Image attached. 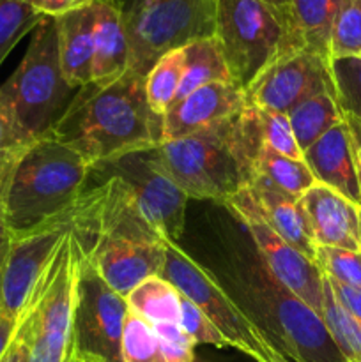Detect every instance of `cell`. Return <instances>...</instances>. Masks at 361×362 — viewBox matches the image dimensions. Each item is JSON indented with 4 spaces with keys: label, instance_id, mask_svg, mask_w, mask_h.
Instances as JSON below:
<instances>
[{
    "label": "cell",
    "instance_id": "44dd1931",
    "mask_svg": "<svg viewBox=\"0 0 361 362\" xmlns=\"http://www.w3.org/2000/svg\"><path fill=\"white\" fill-rule=\"evenodd\" d=\"M94 55L91 81L112 83L130 69V42L122 18L112 0H94Z\"/></svg>",
    "mask_w": 361,
    "mask_h": 362
},
{
    "label": "cell",
    "instance_id": "d4e9b609",
    "mask_svg": "<svg viewBox=\"0 0 361 362\" xmlns=\"http://www.w3.org/2000/svg\"><path fill=\"white\" fill-rule=\"evenodd\" d=\"M127 308L149 324H179L180 293L161 276H152L131 290L126 297Z\"/></svg>",
    "mask_w": 361,
    "mask_h": 362
},
{
    "label": "cell",
    "instance_id": "f35d334b",
    "mask_svg": "<svg viewBox=\"0 0 361 362\" xmlns=\"http://www.w3.org/2000/svg\"><path fill=\"white\" fill-rule=\"evenodd\" d=\"M21 4H27L32 9L41 13L42 16H60V14L67 13L71 9L84 6V4L91 2V0H18Z\"/></svg>",
    "mask_w": 361,
    "mask_h": 362
},
{
    "label": "cell",
    "instance_id": "8fae6325",
    "mask_svg": "<svg viewBox=\"0 0 361 362\" xmlns=\"http://www.w3.org/2000/svg\"><path fill=\"white\" fill-rule=\"evenodd\" d=\"M223 205L229 209L230 214L243 223L248 235L253 240L255 251L273 278L321 315L324 274L319 265L304 257L268 225V221L258 212L257 204L248 187Z\"/></svg>",
    "mask_w": 361,
    "mask_h": 362
},
{
    "label": "cell",
    "instance_id": "7dc6e473",
    "mask_svg": "<svg viewBox=\"0 0 361 362\" xmlns=\"http://www.w3.org/2000/svg\"><path fill=\"white\" fill-rule=\"evenodd\" d=\"M4 2V0H0V4H2Z\"/></svg>",
    "mask_w": 361,
    "mask_h": 362
},
{
    "label": "cell",
    "instance_id": "74e56055",
    "mask_svg": "<svg viewBox=\"0 0 361 362\" xmlns=\"http://www.w3.org/2000/svg\"><path fill=\"white\" fill-rule=\"evenodd\" d=\"M326 279H328V283H329V286H331L333 293H335L336 300L342 304L343 310H345L350 317L356 318V320L361 324V290L353 288V286L342 285V283L335 281V279L328 278V276H326Z\"/></svg>",
    "mask_w": 361,
    "mask_h": 362
},
{
    "label": "cell",
    "instance_id": "5b68a950",
    "mask_svg": "<svg viewBox=\"0 0 361 362\" xmlns=\"http://www.w3.org/2000/svg\"><path fill=\"white\" fill-rule=\"evenodd\" d=\"M76 92L60 67L57 20L45 16L32 30L20 66L0 85V112L16 136L30 145L55 127Z\"/></svg>",
    "mask_w": 361,
    "mask_h": 362
},
{
    "label": "cell",
    "instance_id": "9a60e30c",
    "mask_svg": "<svg viewBox=\"0 0 361 362\" xmlns=\"http://www.w3.org/2000/svg\"><path fill=\"white\" fill-rule=\"evenodd\" d=\"M81 251L106 285L124 299L145 279L161 276L165 265L163 240L101 239Z\"/></svg>",
    "mask_w": 361,
    "mask_h": 362
},
{
    "label": "cell",
    "instance_id": "f1b7e54d",
    "mask_svg": "<svg viewBox=\"0 0 361 362\" xmlns=\"http://www.w3.org/2000/svg\"><path fill=\"white\" fill-rule=\"evenodd\" d=\"M120 354L122 362H165L154 327L131 310L124 320Z\"/></svg>",
    "mask_w": 361,
    "mask_h": 362
},
{
    "label": "cell",
    "instance_id": "3957f363",
    "mask_svg": "<svg viewBox=\"0 0 361 362\" xmlns=\"http://www.w3.org/2000/svg\"><path fill=\"white\" fill-rule=\"evenodd\" d=\"M229 278L239 293V306L276 352L299 362H347L321 315L276 281L257 251H234Z\"/></svg>",
    "mask_w": 361,
    "mask_h": 362
},
{
    "label": "cell",
    "instance_id": "4fadbf2b",
    "mask_svg": "<svg viewBox=\"0 0 361 362\" xmlns=\"http://www.w3.org/2000/svg\"><path fill=\"white\" fill-rule=\"evenodd\" d=\"M69 232V225L60 216L32 232L13 235L0 293V313L14 320L23 318Z\"/></svg>",
    "mask_w": 361,
    "mask_h": 362
},
{
    "label": "cell",
    "instance_id": "6da1fadb",
    "mask_svg": "<svg viewBox=\"0 0 361 362\" xmlns=\"http://www.w3.org/2000/svg\"><path fill=\"white\" fill-rule=\"evenodd\" d=\"M163 117L151 110L145 76L127 69L112 83H87L48 134L91 165L161 144Z\"/></svg>",
    "mask_w": 361,
    "mask_h": 362
},
{
    "label": "cell",
    "instance_id": "1f68e13d",
    "mask_svg": "<svg viewBox=\"0 0 361 362\" xmlns=\"http://www.w3.org/2000/svg\"><path fill=\"white\" fill-rule=\"evenodd\" d=\"M329 67L340 110L361 120V57L333 59Z\"/></svg>",
    "mask_w": 361,
    "mask_h": 362
},
{
    "label": "cell",
    "instance_id": "7bdbcfd3",
    "mask_svg": "<svg viewBox=\"0 0 361 362\" xmlns=\"http://www.w3.org/2000/svg\"><path fill=\"white\" fill-rule=\"evenodd\" d=\"M21 320H14V318L7 317V315L0 313V361L6 356L7 349L13 343L14 334H16L18 327H20Z\"/></svg>",
    "mask_w": 361,
    "mask_h": 362
},
{
    "label": "cell",
    "instance_id": "603a6c76",
    "mask_svg": "<svg viewBox=\"0 0 361 362\" xmlns=\"http://www.w3.org/2000/svg\"><path fill=\"white\" fill-rule=\"evenodd\" d=\"M184 69L176 101H180L197 88L216 81H232L230 71L214 37L197 39L183 46Z\"/></svg>",
    "mask_w": 361,
    "mask_h": 362
},
{
    "label": "cell",
    "instance_id": "484cf974",
    "mask_svg": "<svg viewBox=\"0 0 361 362\" xmlns=\"http://www.w3.org/2000/svg\"><path fill=\"white\" fill-rule=\"evenodd\" d=\"M321 317L343 359L347 362H361V324L336 300L326 276L322 285Z\"/></svg>",
    "mask_w": 361,
    "mask_h": 362
},
{
    "label": "cell",
    "instance_id": "277c9868",
    "mask_svg": "<svg viewBox=\"0 0 361 362\" xmlns=\"http://www.w3.org/2000/svg\"><path fill=\"white\" fill-rule=\"evenodd\" d=\"M92 165L52 134L32 141L18 161L2 198L13 235L60 218L81 193Z\"/></svg>",
    "mask_w": 361,
    "mask_h": 362
},
{
    "label": "cell",
    "instance_id": "ba28073f",
    "mask_svg": "<svg viewBox=\"0 0 361 362\" xmlns=\"http://www.w3.org/2000/svg\"><path fill=\"white\" fill-rule=\"evenodd\" d=\"M81 247L67 233L21 322L27 327L28 362H78L74 354V306Z\"/></svg>",
    "mask_w": 361,
    "mask_h": 362
},
{
    "label": "cell",
    "instance_id": "30bf717a",
    "mask_svg": "<svg viewBox=\"0 0 361 362\" xmlns=\"http://www.w3.org/2000/svg\"><path fill=\"white\" fill-rule=\"evenodd\" d=\"M126 299L110 288L81 251L74 306V354L78 362H122L120 341Z\"/></svg>",
    "mask_w": 361,
    "mask_h": 362
},
{
    "label": "cell",
    "instance_id": "e0dca14e",
    "mask_svg": "<svg viewBox=\"0 0 361 362\" xmlns=\"http://www.w3.org/2000/svg\"><path fill=\"white\" fill-rule=\"evenodd\" d=\"M315 247L360 250V209L331 187L315 182L301 197Z\"/></svg>",
    "mask_w": 361,
    "mask_h": 362
},
{
    "label": "cell",
    "instance_id": "d6a6232c",
    "mask_svg": "<svg viewBox=\"0 0 361 362\" xmlns=\"http://www.w3.org/2000/svg\"><path fill=\"white\" fill-rule=\"evenodd\" d=\"M315 264L328 278L361 290V251L317 246Z\"/></svg>",
    "mask_w": 361,
    "mask_h": 362
},
{
    "label": "cell",
    "instance_id": "9c48e42d",
    "mask_svg": "<svg viewBox=\"0 0 361 362\" xmlns=\"http://www.w3.org/2000/svg\"><path fill=\"white\" fill-rule=\"evenodd\" d=\"M165 265L161 278L195 304L219 329L227 343L257 362H273L276 350L246 311L223 288L219 279L202 267L173 240H163Z\"/></svg>",
    "mask_w": 361,
    "mask_h": 362
},
{
    "label": "cell",
    "instance_id": "d6986e66",
    "mask_svg": "<svg viewBox=\"0 0 361 362\" xmlns=\"http://www.w3.org/2000/svg\"><path fill=\"white\" fill-rule=\"evenodd\" d=\"M248 189L268 225L304 257L315 262V244L301 197L280 189L260 173L253 177Z\"/></svg>",
    "mask_w": 361,
    "mask_h": 362
},
{
    "label": "cell",
    "instance_id": "d590c367",
    "mask_svg": "<svg viewBox=\"0 0 361 362\" xmlns=\"http://www.w3.org/2000/svg\"><path fill=\"white\" fill-rule=\"evenodd\" d=\"M158 334L159 346L165 362H193L195 361V343L184 332L180 324H152Z\"/></svg>",
    "mask_w": 361,
    "mask_h": 362
},
{
    "label": "cell",
    "instance_id": "7a4b0ae2",
    "mask_svg": "<svg viewBox=\"0 0 361 362\" xmlns=\"http://www.w3.org/2000/svg\"><path fill=\"white\" fill-rule=\"evenodd\" d=\"M262 133L258 112H241L184 136L154 147V159L188 198L225 204L250 186L257 175Z\"/></svg>",
    "mask_w": 361,
    "mask_h": 362
},
{
    "label": "cell",
    "instance_id": "8992f818",
    "mask_svg": "<svg viewBox=\"0 0 361 362\" xmlns=\"http://www.w3.org/2000/svg\"><path fill=\"white\" fill-rule=\"evenodd\" d=\"M212 37L243 90L280 57L303 48L290 14L260 0H214Z\"/></svg>",
    "mask_w": 361,
    "mask_h": 362
},
{
    "label": "cell",
    "instance_id": "7c38bea8",
    "mask_svg": "<svg viewBox=\"0 0 361 362\" xmlns=\"http://www.w3.org/2000/svg\"><path fill=\"white\" fill-rule=\"evenodd\" d=\"M96 166L115 173L130 184L152 228L161 235V239L177 243L183 235L190 198L166 173L161 172L154 159V148L130 152L110 161L96 163Z\"/></svg>",
    "mask_w": 361,
    "mask_h": 362
},
{
    "label": "cell",
    "instance_id": "f6af8a7d",
    "mask_svg": "<svg viewBox=\"0 0 361 362\" xmlns=\"http://www.w3.org/2000/svg\"><path fill=\"white\" fill-rule=\"evenodd\" d=\"M273 362H299V361H296V359H292V357H287V356H283V354L276 352L275 357H273Z\"/></svg>",
    "mask_w": 361,
    "mask_h": 362
},
{
    "label": "cell",
    "instance_id": "2e32d148",
    "mask_svg": "<svg viewBox=\"0 0 361 362\" xmlns=\"http://www.w3.org/2000/svg\"><path fill=\"white\" fill-rule=\"evenodd\" d=\"M246 94L234 81H216L173 103L163 115V141L180 140L205 129L246 106Z\"/></svg>",
    "mask_w": 361,
    "mask_h": 362
},
{
    "label": "cell",
    "instance_id": "836d02e7",
    "mask_svg": "<svg viewBox=\"0 0 361 362\" xmlns=\"http://www.w3.org/2000/svg\"><path fill=\"white\" fill-rule=\"evenodd\" d=\"M257 112L258 119H260L262 141H264L265 147L273 148L275 152L287 156V158L303 159V151L299 148L296 136H294L289 115L258 108Z\"/></svg>",
    "mask_w": 361,
    "mask_h": 362
},
{
    "label": "cell",
    "instance_id": "c3c4849f",
    "mask_svg": "<svg viewBox=\"0 0 361 362\" xmlns=\"http://www.w3.org/2000/svg\"><path fill=\"white\" fill-rule=\"evenodd\" d=\"M84 362H85V361H84Z\"/></svg>",
    "mask_w": 361,
    "mask_h": 362
},
{
    "label": "cell",
    "instance_id": "cb8c5ba5",
    "mask_svg": "<svg viewBox=\"0 0 361 362\" xmlns=\"http://www.w3.org/2000/svg\"><path fill=\"white\" fill-rule=\"evenodd\" d=\"M290 126L301 151H308L329 129L343 122V112L335 92H322L294 106L289 113Z\"/></svg>",
    "mask_w": 361,
    "mask_h": 362
},
{
    "label": "cell",
    "instance_id": "f546056e",
    "mask_svg": "<svg viewBox=\"0 0 361 362\" xmlns=\"http://www.w3.org/2000/svg\"><path fill=\"white\" fill-rule=\"evenodd\" d=\"M42 14L18 0H4L0 4V66L11 49L23 35L34 30L42 20Z\"/></svg>",
    "mask_w": 361,
    "mask_h": 362
},
{
    "label": "cell",
    "instance_id": "4316f807",
    "mask_svg": "<svg viewBox=\"0 0 361 362\" xmlns=\"http://www.w3.org/2000/svg\"><path fill=\"white\" fill-rule=\"evenodd\" d=\"M257 173L294 197H303L317 182L304 159L287 158L265 145H262L258 152Z\"/></svg>",
    "mask_w": 361,
    "mask_h": 362
},
{
    "label": "cell",
    "instance_id": "83f0119b",
    "mask_svg": "<svg viewBox=\"0 0 361 362\" xmlns=\"http://www.w3.org/2000/svg\"><path fill=\"white\" fill-rule=\"evenodd\" d=\"M184 69L183 48L163 55L145 74V95L152 112L163 117L176 101Z\"/></svg>",
    "mask_w": 361,
    "mask_h": 362
},
{
    "label": "cell",
    "instance_id": "5bb4252c",
    "mask_svg": "<svg viewBox=\"0 0 361 362\" xmlns=\"http://www.w3.org/2000/svg\"><path fill=\"white\" fill-rule=\"evenodd\" d=\"M331 60L308 49L285 53L262 71L244 90L253 108L289 113L294 106L322 92H335Z\"/></svg>",
    "mask_w": 361,
    "mask_h": 362
},
{
    "label": "cell",
    "instance_id": "ee69618b",
    "mask_svg": "<svg viewBox=\"0 0 361 362\" xmlns=\"http://www.w3.org/2000/svg\"><path fill=\"white\" fill-rule=\"evenodd\" d=\"M260 2L268 4V6L273 7V9L285 14H290V7H292V0H260Z\"/></svg>",
    "mask_w": 361,
    "mask_h": 362
},
{
    "label": "cell",
    "instance_id": "4dcf8cb0",
    "mask_svg": "<svg viewBox=\"0 0 361 362\" xmlns=\"http://www.w3.org/2000/svg\"><path fill=\"white\" fill-rule=\"evenodd\" d=\"M329 57H361V0H343L333 27Z\"/></svg>",
    "mask_w": 361,
    "mask_h": 362
},
{
    "label": "cell",
    "instance_id": "b9f144b4",
    "mask_svg": "<svg viewBox=\"0 0 361 362\" xmlns=\"http://www.w3.org/2000/svg\"><path fill=\"white\" fill-rule=\"evenodd\" d=\"M11 243H13V233H11L9 226H7L6 218H4L2 204H0V293H2L4 272H6V264H7V257H9Z\"/></svg>",
    "mask_w": 361,
    "mask_h": 362
},
{
    "label": "cell",
    "instance_id": "bcb514c9",
    "mask_svg": "<svg viewBox=\"0 0 361 362\" xmlns=\"http://www.w3.org/2000/svg\"><path fill=\"white\" fill-rule=\"evenodd\" d=\"M360 250H361V209H360Z\"/></svg>",
    "mask_w": 361,
    "mask_h": 362
},
{
    "label": "cell",
    "instance_id": "e575fe53",
    "mask_svg": "<svg viewBox=\"0 0 361 362\" xmlns=\"http://www.w3.org/2000/svg\"><path fill=\"white\" fill-rule=\"evenodd\" d=\"M180 327L184 329L188 336L193 339L195 345H212L223 349L229 346L225 336L219 332V329L209 320L204 311L198 310L191 300L180 296Z\"/></svg>",
    "mask_w": 361,
    "mask_h": 362
},
{
    "label": "cell",
    "instance_id": "52a82bcc",
    "mask_svg": "<svg viewBox=\"0 0 361 362\" xmlns=\"http://www.w3.org/2000/svg\"><path fill=\"white\" fill-rule=\"evenodd\" d=\"M130 42V71L147 74L168 52L214 34V0H112Z\"/></svg>",
    "mask_w": 361,
    "mask_h": 362
},
{
    "label": "cell",
    "instance_id": "7402d4cb",
    "mask_svg": "<svg viewBox=\"0 0 361 362\" xmlns=\"http://www.w3.org/2000/svg\"><path fill=\"white\" fill-rule=\"evenodd\" d=\"M343 0H292L290 18L304 49L329 57L333 27Z\"/></svg>",
    "mask_w": 361,
    "mask_h": 362
},
{
    "label": "cell",
    "instance_id": "ab89813d",
    "mask_svg": "<svg viewBox=\"0 0 361 362\" xmlns=\"http://www.w3.org/2000/svg\"><path fill=\"white\" fill-rule=\"evenodd\" d=\"M28 354H30V341H28V332L23 322H20L16 334H14L13 343L7 349L6 356L0 362H28Z\"/></svg>",
    "mask_w": 361,
    "mask_h": 362
},
{
    "label": "cell",
    "instance_id": "60d3db41",
    "mask_svg": "<svg viewBox=\"0 0 361 362\" xmlns=\"http://www.w3.org/2000/svg\"><path fill=\"white\" fill-rule=\"evenodd\" d=\"M343 122H345L347 131H349L350 147H353V154L354 159H356L357 173H360L361 180V120L356 119L354 115H349V113H343Z\"/></svg>",
    "mask_w": 361,
    "mask_h": 362
},
{
    "label": "cell",
    "instance_id": "ffe728a7",
    "mask_svg": "<svg viewBox=\"0 0 361 362\" xmlns=\"http://www.w3.org/2000/svg\"><path fill=\"white\" fill-rule=\"evenodd\" d=\"M94 0L57 16L60 67L67 83L81 88L91 83L94 55Z\"/></svg>",
    "mask_w": 361,
    "mask_h": 362
},
{
    "label": "cell",
    "instance_id": "ac0fdd59",
    "mask_svg": "<svg viewBox=\"0 0 361 362\" xmlns=\"http://www.w3.org/2000/svg\"><path fill=\"white\" fill-rule=\"evenodd\" d=\"M303 159L317 182L361 207V180L345 122H340L319 138L303 152Z\"/></svg>",
    "mask_w": 361,
    "mask_h": 362
},
{
    "label": "cell",
    "instance_id": "8d00e7d4",
    "mask_svg": "<svg viewBox=\"0 0 361 362\" xmlns=\"http://www.w3.org/2000/svg\"><path fill=\"white\" fill-rule=\"evenodd\" d=\"M27 147L28 145H25L16 136L9 120L0 112V202H2L4 193H6L11 175H13L14 168H16L18 161L23 156V152L27 151Z\"/></svg>",
    "mask_w": 361,
    "mask_h": 362
}]
</instances>
